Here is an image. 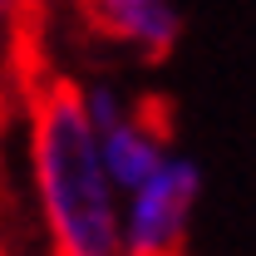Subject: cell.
<instances>
[{
  "mask_svg": "<svg viewBox=\"0 0 256 256\" xmlns=\"http://www.w3.org/2000/svg\"><path fill=\"white\" fill-rule=\"evenodd\" d=\"M197 197H202V168L172 148L138 188L118 197L124 256H182Z\"/></svg>",
  "mask_w": 256,
  "mask_h": 256,
  "instance_id": "7a4b0ae2",
  "label": "cell"
},
{
  "mask_svg": "<svg viewBox=\"0 0 256 256\" xmlns=\"http://www.w3.org/2000/svg\"><path fill=\"white\" fill-rule=\"evenodd\" d=\"M79 5H84V20L94 34H104L108 44H118L148 64L168 60L182 40L178 0H79Z\"/></svg>",
  "mask_w": 256,
  "mask_h": 256,
  "instance_id": "3957f363",
  "label": "cell"
},
{
  "mask_svg": "<svg viewBox=\"0 0 256 256\" xmlns=\"http://www.w3.org/2000/svg\"><path fill=\"white\" fill-rule=\"evenodd\" d=\"M30 15H34V0H0V44L20 40L25 25H30Z\"/></svg>",
  "mask_w": 256,
  "mask_h": 256,
  "instance_id": "8992f818",
  "label": "cell"
},
{
  "mask_svg": "<svg viewBox=\"0 0 256 256\" xmlns=\"http://www.w3.org/2000/svg\"><path fill=\"white\" fill-rule=\"evenodd\" d=\"M25 162L50 256H124L118 192L98 162V138L74 84L40 74L25 98Z\"/></svg>",
  "mask_w": 256,
  "mask_h": 256,
  "instance_id": "6da1fadb",
  "label": "cell"
},
{
  "mask_svg": "<svg viewBox=\"0 0 256 256\" xmlns=\"http://www.w3.org/2000/svg\"><path fill=\"white\" fill-rule=\"evenodd\" d=\"M74 94H79V108H84V118L94 133H108V128H118L143 104L138 94H128L124 84H114V79H89V84H74Z\"/></svg>",
  "mask_w": 256,
  "mask_h": 256,
  "instance_id": "5b68a950",
  "label": "cell"
},
{
  "mask_svg": "<svg viewBox=\"0 0 256 256\" xmlns=\"http://www.w3.org/2000/svg\"><path fill=\"white\" fill-rule=\"evenodd\" d=\"M94 138H98V162H104V172H108V182H114L118 197L133 192L168 153H172V128H168L158 104H138L118 128L94 133Z\"/></svg>",
  "mask_w": 256,
  "mask_h": 256,
  "instance_id": "277c9868",
  "label": "cell"
},
{
  "mask_svg": "<svg viewBox=\"0 0 256 256\" xmlns=\"http://www.w3.org/2000/svg\"><path fill=\"white\" fill-rule=\"evenodd\" d=\"M0 256H10V252H0Z\"/></svg>",
  "mask_w": 256,
  "mask_h": 256,
  "instance_id": "52a82bcc",
  "label": "cell"
}]
</instances>
